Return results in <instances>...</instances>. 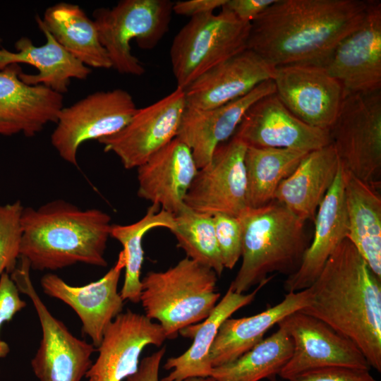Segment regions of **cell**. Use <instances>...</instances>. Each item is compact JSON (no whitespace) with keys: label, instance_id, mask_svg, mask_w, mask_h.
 I'll list each match as a JSON object with an SVG mask.
<instances>
[{"label":"cell","instance_id":"1","mask_svg":"<svg viewBox=\"0 0 381 381\" xmlns=\"http://www.w3.org/2000/svg\"><path fill=\"white\" fill-rule=\"evenodd\" d=\"M366 10L363 0H276L250 23L247 49L274 67L325 66Z\"/></svg>","mask_w":381,"mask_h":381},{"label":"cell","instance_id":"2","mask_svg":"<svg viewBox=\"0 0 381 381\" xmlns=\"http://www.w3.org/2000/svg\"><path fill=\"white\" fill-rule=\"evenodd\" d=\"M311 301L300 310L353 341L370 368L381 372V279L346 238L310 286Z\"/></svg>","mask_w":381,"mask_h":381},{"label":"cell","instance_id":"3","mask_svg":"<svg viewBox=\"0 0 381 381\" xmlns=\"http://www.w3.org/2000/svg\"><path fill=\"white\" fill-rule=\"evenodd\" d=\"M111 220L101 210H81L59 199L37 209L24 207L20 257L38 271H56L78 263L107 267Z\"/></svg>","mask_w":381,"mask_h":381},{"label":"cell","instance_id":"4","mask_svg":"<svg viewBox=\"0 0 381 381\" xmlns=\"http://www.w3.org/2000/svg\"><path fill=\"white\" fill-rule=\"evenodd\" d=\"M239 219L242 262L229 286L234 291L244 294L274 276L269 274L289 276L298 269L309 246L305 222L275 200L248 208Z\"/></svg>","mask_w":381,"mask_h":381},{"label":"cell","instance_id":"5","mask_svg":"<svg viewBox=\"0 0 381 381\" xmlns=\"http://www.w3.org/2000/svg\"><path fill=\"white\" fill-rule=\"evenodd\" d=\"M217 274L187 257L165 271H150L141 279L140 302L167 339L205 320L217 304Z\"/></svg>","mask_w":381,"mask_h":381},{"label":"cell","instance_id":"6","mask_svg":"<svg viewBox=\"0 0 381 381\" xmlns=\"http://www.w3.org/2000/svg\"><path fill=\"white\" fill-rule=\"evenodd\" d=\"M173 6L169 0H122L111 8L93 11L99 40L111 68L121 74L145 73L143 64L131 52L130 43L135 40L140 49L155 48L169 30Z\"/></svg>","mask_w":381,"mask_h":381},{"label":"cell","instance_id":"7","mask_svg":"<svg viewBox=\"0 0 381 381\" xmlns=\"http://www.w3.org/2000/svg\"><path fill=\"white\" fill-rule=\"evenodd\" d=\"M250 23L222 8L190 18L174 37L170 49L177 87L185 90L219 63L247 49Z\"/></svg>","mask_w":381,"mask_h":381},{"label":"cell","instance_id":"8","mask_svg":"<svg viewBox=\"0 0 381 381\" xmlns=\"http://www.w3.org/2000/svg\"><path fill=\"white\" fill-rule=\"evenodd\" d=\"M342 167L379 190L381 183V92L346 94L329 127Z\"/></svg>","mask_w":381,"mask_h":381},{"label":"cell","instance_id":"9","mask_svg":"<svg viewBox=\"0 0 381 381\" xmlns=\"http://www.w3.org/2000/svg\"><path fill=\"white\" fill-rule=\"evenodd\" d=\"M28 261L20 257L10 274L19 291L32 301L42 329L38 349L31 368L39 381H81L90 369L96 348L74 336L42 301L30 277Z\"/></svg>","mask_w":381,"mask_h":381},{"label":"cell","instance_id":"10","mask_svg":"<svg viewBox=\"0 0 381 381\" xmlns=\"http://www.w3.org/2000/svg\"><path fill=\"white\" fill-rule=\"evenodd\" d=\"M137 109L126 90L118 88L91 93L62 108L51 135V143L61 159L78 167V151L83 143L119 132Z\"/></svg>","mask_w":381,"mask_h":381},{"label":"cell","instance_id":"11","mask_svg":"<svg viewBox=\"0 0 381 381\" xmlns=\"http://www.w3.org/2000/svg\"><path fill=\"white\" fill-rule=\"evenodd\" d=\"M246 145L232 136L219 145L210 162L199 169L184 199L193 211L241 217L248 208L244 157Z\"/></svg>","mask_w":381,"mask_h":381},{"label":"cell","instance_id":"12","mask_svg":"<svg viewBox=\"0 0 381 381\" xmlns=\"http://www.w3.org/2000/svg\"><path fill=\"white\" fill-rule=\"evenodd\" d=\"M186 107L184 90L171 93L145 107L138 109L119 132L97 141L112 152L126 169L138 168L176 137Z\"/></svg>","mask_w":381,"mask_h":381},{"label":"cell","instance_id":"13","mask_svg":"<svg viewBox=\"0 0 381 381\" xmlns=\"http://www.w3.org/2000/svg\"><path fill=\"white\" fill-rule=\"evenodd\" d=\"M293 342V353L279 373L289 381L306 371L330 366L370 369L358 346L323 321L294 312L280 322Z\"/></svg>","mask_w":381,"mask_h":381},{"label":"cell","instance_id":"14","mask_svg":"<svg viewBox=\"0 0 381 381\" xmlns=\"http://www.w3.org/2000/svg\"><path fill=\"white\" fill-rule=\"evenodd\" d=\"M272 81L275 93L294 115L322 129L332 125L346 95L340 82L323 66H276Z\"/></svg>","mask_w":381,"mask_h":381},{"label":"cell","instance_id":"15","mask_svg":"<svg viewBox=\"0 0 381 381\" xmlns=\"http://www.w3.org/2000/svg\"><path fill=\"white\" fill-rule=\"evenodd\" d=\"M325 67L345 94L381 89V3L368 0L363 20L337 46Z\"/></svg>","mask_w":381,"mask_h":381},{"label":"cell","instance_id":"16","mask_svg":"<svg viewBox=\"0 0 381 381\" xmlns=\"http://www.w3.org/2000/svg\"><path fill=\"white\" fill-rule=\"evenodd\" d=\"M233 136L246 146L308 152L331 143L328 129L314 127L300 120L284 105L275 92L250 106Z\"/></svg>","mask_w":381,"mask_h":381},{"label":"cell","instance_id":"17","mask_svg":"<svg viewBox=\"0 0 381 381\" xmlns=\"http://www.w3.org/2000/svg\"><path fill=\"white\" fill-rule=\"evenodd\" d=\"M167 339L159 323L128 309L108 325L97 348L98 356L87 381H123L136 372L139 358L148 345L161 346Z\"/></svg>","mask_w":381,"mask_h":381},{"label":"cell","instance_id":"18","mask_svg":"<svg viewBox=\"0 0 381 381\" xmlns=\"http://www.w3.org/2000/svg\"><path fill=\"white\" fill-rule=\"evenodd\" d=\"M125 256L120 251L114 265L99 279L83 286H72L53 273L40 280L44 293L70 306L78 315L82 332L89 337L95 348L100 344L108 325L121 314L123 300L118 291Z\"/></svg>","mask_w":381,"mask_h":381},{"label":"cell","instance_id":"19","mask_svg":"<svg viewBox=\"0 0 381 381\" xmlns=\"http://www.w3.org/2000/svg\"><path fill=\"white\" fill-rule=\"evenodd\" d=\"M22 72L20 64L0 70V136L33 137L48 123H56L64 107L63 95L25 83Z\"/></svg>","mask_w":381,"mask_h":381},{"label":"cell","instance_id":"20","mask_svg":"<svg viewBox=\"0 0 381 381\" xmlns=\"http://www.w3.org/2000/svg\"><path fill=\"white\" fill-rule=\"evenodd\" d=\"M274 92V82L269 80L246 95L214 108L186 106L176 138L190 148L198 168L201 169L210 162L216 148L234 135L250 106Z\"/></svg>","mask_w":381,"mask_h":381},{"label":"cell","instance_id":"21","mask_svg":"<svg viewBox=\"0 0 381 381\" xmlns=\"http://www.w3.org/2000/svg\"><path fill=\"white\" fill-rule=\"evenodd\" d=\"M274 68L246 49L208 70L184 90L186 106L212 109L241 97L272 80Z\"/></svg>","mask_w":381,"mask_h":381},{"label":"cell","instance_id":"22","mask_svg":"<svg viewBox=\"0 0 381 381\" xmlns=\"http://www.w3.org/2000/svg\"><path fill=\"white\" fill-rule=\"evenodd\" d=\"M198 169L190 148L175 138L137 168L138 196L174 215L186 207Z\"/></svg>","mask_w":381,"mask_h":381},{"label":"cell","instance_id":"23","mask_svg":"<svg viewBox=\"0 0 381 381\" xmlns=\"http://www.w3.org/2000/svg\"><path fill=\"white\" fill-rule=\"evenodd\" d=\"M312 242L305 251L298 269L287 276L284 288L287 293L309 288L320 274L325 262L341 242L347 238L342 167L320 205Z\"/></svg>","mask_w":381,"mask_h":381},{"label":"cell","instance_id":"24","mask_svg":"<svg viewBox=\"0 0 381 381\" xmlns=\"http://www.w3.org/2000/svg\"><path fill=\"white\" fill-rule=\"evenodd\" d=\"M340 161L332 143L309 152L279 185L274 200L303 222H314L320 205L332 186Z\"/></svg>","mask_w":381,"mask_h":381},{"label":"cell","instance_id":"25","mask_svg":"<svg viewBox=\"0 0 381 381\" xmlns=\"http://www.w3.org/2000/svg\"><path fill=\"white\" fill-rule=\"evenodd\" d=\"M39 28L46 39L43 45L35 46L30 38L22 37L15 44L16 52L0 48V70L11 64L33 66L38 73L22 72V81L30 85H42L63 95L68 92L71 79L85 80L91 69L68 53L45 28Z\"/></svg>","mask_w":381,"mask_h":381},{"label":"cell","instance_id":"26","mask_svg":"<svg viewBox=\"0 0 381 381\" xmlns=\"http://www.w3.org/2000/svg\"><path fill=\"white\" fill-rule=\"evenodd\" d=\"M272 279L260 283L249 294L236 293L229 286L205 320L181 329L179 333L184 337L193 339V341L183 353L167 360L164 368L171 371L160 381H184L193 377H210L213 367L210 351L220 325L236 311L249 305Z\"/></svg>","mask_w":381,"mask_h":381},{"label":"cell","instance_id":"27","mask_svg":"<svg viewBox=\"0 0 381 381\" xmlns=\"http://www.w3.org/2000/svg\"><path fill=\"white\" fill-rule=\"evenodd\" d=\"M310 301L309 287L287 293L280 303L256 315L225 320L210 351L212 367L231 362L242 356L260 342L274 325L289 314L307 307Z\"/></svg>","mask_w":381,"mask_h":381},{"label":"cell","instance_id":"28","mask_svg":"<svg viewBox=\"0 0 381 381\" xmlns=\"http://www.w3.org/2000/svg\"><path fill=\"white\" fill-rule=\"evenodd\" d=\"M341 167L348 218L347 238L373 273L381 279V197L378 190Z\"/></svg>","mask_w":381,"mask_h":381},{"label":"cell","instance_id":"29","mask_svg":"<svg viewBox=\"0 0 381 381\" xmlns=\"http://www.w3.org/2000/svg\"><path fill=\"white\" fill-rule=\"evenodd\" d=\"M38 27L45 28L68 53L87 67L110 68L111 64L102 46L94 20L78 5L60 2L47 8Z\"/></svg>","mask_w":381,"mask_h":381},{"label":"cell","instance_id":"30","mask_svg":"<svg viewBox=\"0 0 381 381\" xmlns=\"http://www.w3.org/2000/svg\"><path fill=\"white\" fill-rule=\"evenodd\" d=\"M308 152L247 146L244 157L248 208H258L274 200L281 182L298 167Z\"/></svg>","mask_w":381,"mask_h":381},{"label":"cell","instance_id":"31","mask_svg":"<svg viewBox=\"0 0 381 381\" xmlns=\"http://www.w3.org/2000/svg\"><path fill=\"white\" fill-rule=\"evenodd\" d=\"M293 353V342L281 326L249 351L234 361L214 367L211 375L215 381H260L274 380Z\"/></svg>","mask_w":381,"mask_h":381},{"label":"cell","instance_id":"32","mask_svg":"<svg viewBox=\"0 0 381 381\" xmlns=\"http://www.w3.org/2000/svg\"><path fill=\"white\" fill-rule=\"evenodd\" d=\"M175 226L174 215L152 204L138 221L126 225L112 224L110 237L122 245L125 256L124 281L120 291L123 301L133 303L140 302L143 236L157 227H164L171 231Z\"/></svg>","mask_w":381,"mask_h":381},{"label":"cell","instance_id":"33","mask_svg":"<svg viewBox=\"0 0 381 381\" xmlns=\"http://www.w3.org/2000/svg\"><path fill=\"white\" fill-rule=\"evenodd\" d=\"M171 231L186 257L213 270L221 276L224 267L217 246L212 216L185 207L174 214Z\"/></svg>","mask_w":381,"mask_h":381},{"label":"cell","instance_id":"34","mask_svg":"<svg viewBox=\"0 0 381 381\" xmlns=\"http://www.w3.org/2000/svg\"><path fill=\"white\" fill-rule=\"evenodd\" d=\"M23 208L20 200L4 205L0 202V277L5 272L11 274L18 265Z\"/></svg>","mask_w":381,"mask_h":381},{"label":"cell","instance_id":"35","mask_svg":"<svg viewBox=\"0 0 381 381\" xmlns=\"http://www.w3.org/2000/svg\"><path fill=\"white\" fill-rule=\"evenodd\" d=\"M215 236L224 268L232 270L242 253V229L239 217L226 214L212 216Z\"/></svg>","mask_w":381,"mask_h":381},{"label":"cell","instance_id":"36","mask_svg":"<svg viewBox=\"0 0 381 381\" xmlns=\"http://www.w3.org/2000/svg\"><path fill=\"white\" fill-rule=\"evenodd\" d=\"M26 306L21 299L20 291L7 272L0 277V332L3 325L12 320L14 315ZM10 351L8 344L0 336V358L6 357Z\"/></svg>","mask_w":381,"mask_h":381},{"label":"cell","instance_id":"37","mask_svg":"<svg viewBox=\"0 0 381 381\" xmlns=\"http://www.w3.org/2000/svg\"><path fill=\"white\" fill-rule=\"evenodd\" d=\"M289 381H377L370 370L330 366L301 373Z\"/></svg>","mask_w":381,"mask_h":381},{"label":"cell","instance_id":"38","mask_svg":"<svg viewBox=\"0 0 381 381\" xmlns=\"http://www.w3.org/2000/svg\"><path fill=\"white\" fill-rule=\"evenodd\" d=\"M166 351L165 347L157 350L150 356L143 358L139 363L135 373L124 381H159V373L161 361ZM184 381H215L212 377H193Z\"/></svg>","mask_w":381,"mask_h":381},{"label":"cell","instance_id":"39","mask_svg":"<svg viewBox=\"0 0 381 381\" xmlns=\"http://www.w3.org/2000/svg\"><path fill=\"white\" fill-rule=\"evenodd\" d=\"M276 0H226L221 8L243 22L251 23Z\"/></svg>","mask_w":381,"mask_h":381},{"label":"cell","instance_id":"40","mask_svg":"<svg viewBox=\"0 0 381 381\" xmlns=\"http://www.w3.org/2000/svg\"><path fill=\"white\" fill-rule=\"evenodd\" d=\"M226 0H188L174 3L173 12L180 16L190 18L214 13L217 8H222Z\"/></svg>","mask_w":381,"mask_h":381},{"label":"cell","instance_id":"41","mask_svg":"<svg viewBox=\"0 0 381 381\" xmlns=\"http://www.w3.org/2000/svg\"><path fill=\"white\" fill-rule=\"evenodd\" d=\"M1 41H2V40H1V37H0V44H1Z\"/></svg>","mask_w":381,"mask_h":381},{"label":"cell","instance_id":"42","mask_svg":"<svg viewBox=\"0 0 381 381\" xmlns=\"http://www.w3.org/2000/svg\"><path fill=\"white\" fill-rule=\"evenodd\" d=\"M280 381H286V380H280Z\"/></svg>","mask_w":381,"mask_h":381}]
</instances>
